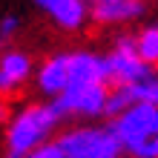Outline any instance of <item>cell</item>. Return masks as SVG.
I'll return each instance as SVG.
<instances>
[{
  "mask_svg": "<svg viewBox=\"0 0 158 158\" xmlns=\"http://www.w3.org/2000/svg\"><path fill=\"white\" fill-rule=\"evenodd\" d=\"M35 3H38V6H43V9H46V12H49V9H52L55 3H58V0H35Z\"/></svg>",
  "mask_w": 158,
  "mask_h": 158,
  "instance_id": "obj_15",
  "label": "cell"
},
{
  "mask_svg": "<svg viewBox=\"0 0 158 158\" xmlns=\"http://www.w3.org/2000/svg\"><path fill=\"white\" fill-rule=\"evenodd\" d=\"M92 3H95V6H101V3H112V0H92Z\"/></svg>",
  "mask_w": 158,
  "mask_h": 158,
  "instance_id": "obj_17",
  "label": "cell"
},
{
  "mask_svg": "<svg viewBox=\"0 0 158 158\" xmlns=\"http://www.w3.org/2000/svg\"><path fill=\"white\" fill-rule=\"evenodd\" d=\"M106 101H109V95H106L104 83H95V86H72V89H66L55 104L63 112L98 115V112H106Z\"/></svg>",
  "mask_w": 158,
  "mask_h": 158,
  "instance_id": "obj_5",
  "label": "cell"
},
{
  "mask_svg": "<svg viewBox=\"0 0 158 158\" xmlns=\"http://www.w3.org/2000/svg\"><path fill=\"white\" fill-rule=\"evenodd\" d=\"M23 158H66V155H63V150L58 144H43V147L32 150L29 155H23Z\"/></svg>",
  "mask_w": 158,
  "mask_h": 158,
  "instance_id": "obj_13",
  "label": "cell"
},
{
  "mask_svg": "<svg viewBox=\"0 0 158 158\" xmlns=\"http://www.w3.org/2000/svg\"><path fill=\"white\" fill-rule=\"evenodd\" d=\"M60 115H63V109L58 104L23 109V112L12 121V127H9V152L15 158H20V155H29L32 150L43 147L46 135L58 127Z\"/></svg>",
  "mask_w": 158,
  "mask_h": 158,
  "instance_id": "obj_1",
  "label": "cell"
},
{
  "mask_svg": "<svg viewBox=\"0 0 158 158\" xmlns=\"http://www.w3.org/2000/svg\"><path fill=\"white\" fill-rule=\"evenodd\" d=\"M38 86L49 95H63L69 89V55H58L38 72Z\"/></svg>",
  "mask_w": 158,
  "mask_h": 158,
  "instance_id": "obj_7",
  "label": "cell"
},
{
  "mask_svg": "<svg viewBox=\"0 0 158 158\" xmlns=\"http://www.w3.org/2000/svg\"><path fill=\"white\" fill-rule=\"evenodd\" d=\"M29 58L20 52H9L0 58V89H15L26 75H29Z\"/></svg>",
  "mask_w": 158,
  "mask_h": 158,
  "instance_id": "obj_9",
  "label": "cell"
},
{
  "mask_svg": "<svg viewBox=\"0 0 158 158\" xmlns=\"http://www.w3.org/2000/svg\"><path fill=\"white\" fill-rule=\"evenodd\" d=\"M3 118H6V106L0 104V121H3Z\"/></svg>",
  "mask_w": 158,
  "mask_h": 158,
  "instance_id": "obj_16",
  "label": "cell"
},
{
  "mask_svg": "<svg viewBox=\"0 0 158 158\" xmlns=\"http://www.w3.org/2000/svg\"><path fill=\"white\" fill-rule=\"evenodd\" d=\"M106 66H109V78H115L121 86H135V83L150 78L147 60L141 58L138 46L129 38H121L115 43V49L106 55Z\"/></svg>",
  "mask_w": 158,
  "mask_h": 158,
  "instance_id": "obj_4",
  "label": "cell"
},
{
  "mask_svg": "<svg viewBox=\"0 0 158 158\" xmlns=\"http://www.w3.org/2000/svg\"><path fill=\"white\" fill-rule=\"evenodd\" d=\"M144 12L141 0H112V3H101L95 6V15L101 23H124V20H135Z\"/></svg>",
  "mask_w": 158,
  "mask_h": 158,
  "instance_id": "obj_8",
  "label": "cell"
},
{
  "mask_svg": "<svg viewBox=\"0 0 158 158\" xmlns=\"http://www.w3.org/2000/svg\"><path fill=\"white\" fill-rule=\"evenodd\" d=\"M112 132L118 135V141L124 144L129 152H135L138 147H144L147 141L158 138V106L135 104L132 109H127L124 115L115 118Z\"/></svg>",
  "mask_w": 158,
  "mask_h": 158,
  "instance_id": "obj_3",
  "label": "cell"
},
{
  "mask_svg": "<svg viewBox=\"0 0 158 158\" xmlns=\"http://www.w3.org/2000/svg\"><path fill=\"white\" fill-rule=\"evenodd\" d=\"M58 147L66 158H118L124 150V144L118 141L112 129H95V127L72 129V132L60 135Z\"/></svg>",
  "mask_w": 158,
  "mask_h": 158,
  "instance_id": "obj_2",
  "label": "cell"
},
{
  "mask_svg": "<svg viewBox=\"0 0 158 158\" xmlns=\"http://www.w3.org/2000/svg\"><path fill=\"white\" fill-rule=\"evenodd\" d=\"M49 15L63 29H78V26L86 20V6H83V0H58V3L49 9Z\"/></svg>",
  "mask_w": 158,
  "mask_h": 158,
  "instance_id": "obj_10",
  "label": "cell"
},
{
  "mask_svg": "<svg viewBox=\"0 0 158 158\" xmlns=\"http://www.w3.org/2000/svg\"><path fill=\"white\" fill-rule=\"evenodd\" d=\"M129 95H132V104H150V106H158V78H147L135 86H127Z\"/></svg>",
  "mask_w": 158,
  "mask_h": 158,
  "instance_id": "obj_11",
  "label": "cell"
},
{
  "mask_svg": "<svg viewBox=\"0 0 158 158\" xmlns=\"http://www.w3.org/2000/svg\"><path fill=\"white\" fill-rule=\"evenodd\" d=\"M15 29H17V20H15V17H3V20H0V38L12 35Z\"/></svg>",
  "mask_w": 158,
  "mask_h": 158,
  "instance_id": "obj_14",
  "label": "cell"
},
{
  "mask_svg": "<svg viewBox=\"0 0 158 158\" xmlns=\"http://www.w3.org/2000/svg\"><path fill=\"white\" fill-rule=\"evenodd\" d=\"M138 52L147 63H158V26H150V29L141 32V38L135 40Z\"/></svg>",
  "mask_w": 158,
  "mask_h": 158,
  "instance_id": "obj_12",
  "label": "cell"
},
{
  "mask_svg": "<svg viewBox=\"0 0 158 158\" xmlns=\"http://www.w3.org/2000/svg\"><path fill=\"white\" fill-rule=\"evenodd\" d=\"M106 78H109L106 58H98V55H89V52L69 55V89L72 86H95V83H104Z\"/></svg>",
  "mask_w": 158,
  "mask_h": 158,
  "instance_id": "obj_6",
  "label": "cell"
}]
</instances>
